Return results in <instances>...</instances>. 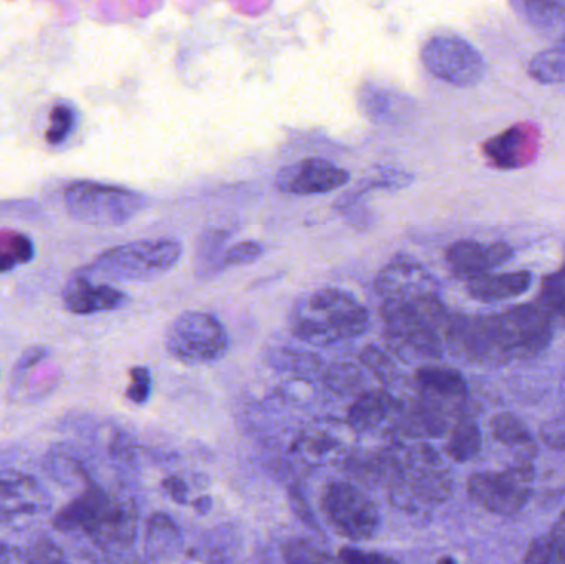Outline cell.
<instances>
[{
	"label": "cell",
	"mask_w": 565,
	"mask_h": 564,
	"mask_svg": "<svg viewBox=\"0 0 565 564\" xmlns=\"http://www.w3.org/2000/svg\"><path fill=\"white\" fill-rule=\"evenodd\" d=\"M444 338L454 353L468 361L530 358L553 338L550 311L537 305H520L490 317H448Z\"/></svg>",
	"instance_id": "1"
},
{
	"label": "cell",
	"mask_w": 565,
	"mask_h": 564,
	"mask_svg": "<svg viewBox=\"0 0 565 564\" xmlns=\"http://www.w3.org/2000/svg\"><path fill=\"white\" fill-rule=\"evenodd\" d=\"M289 323L298 340L329 347L361 337L369 327V311L348 291L322 288L295 305Z\"/></svg>",
	"instance_id": "2"
},
{
	"label": "cell",
	"mask_w": 565,
	"mask_h": 564,
	"mask_svg": "<svg viewBox=\"0 0 565 564\" xmlns=\"http://www.w3.org/2000/svg\"><path fill=\"white\" fill-rule=\"evenodd\" d=\"M384 334L395 353L437 360L448 317L438 294L408 300L384 301L381 310Z\"/></svg>",
	"instance_id": "3"
},
{
	"label": "cell",
	"mask_w": 565,
	"mask_h": 564,
	"mask_svg": "<svg viewBox=\"0 0 565 564\" xmlns=\"http://www.w3.org/2000/svg\"><path fill=\"white\" fill-rule=\"evenodd\" d=\"M181 257L182 245L175 238L139 241L108 248L86 270L111 281H148L168 274Z\"/></svg>",
	"instance_id": "4"
},
{
	"label": "cell",
	"mask_w": 565,
	"mask_h": 564,
	"mask_svg": "<svg viewBox=\"0 0 565 564\" xmlns=\"http://www.w3.org/2000/svg\"><path fill=\"white\" fill-rule=\"evenodd\" d=\"M65 205L82 224L118 227L138 217L148 207V198L121 185L76 181L65 189Z\"/></svg>",
	"instance_id": "5"
},
{
	"label": "cell",
	"mask_w": 565,
	"mask_h": 564,
	"mask_svg": "<svg viewBox=\"0 0 565 564\" xmlns=\"http://www.w3.org/2000/svg\"><path fill=\"white\" fill-rule=\"evenodd\" d=\"M166 348L181 363L198 366L222 360L231 340L217 318L205 311H185L169 327Z\"/></svg>",
	"instance_id": "6"
},
{
	"label": "cell",
	"mask_w": 565,
	"mask_h": 564,
	"mask_svg": "<svg viewBox=\"0 0 565 564\" xmlns=\"http://www.w3.org/2000/svg\"><path fill=\"white\" fill-rule=\"evenodd\" d=\"M420 56L430 75L457 88L478 85L487 73L481 53L468 40L454 33L431 36Z\"/></svg>",
	"instance_id": "7"
},
{
	"label": "cell",
	"mask_w": 565,
	"mask_h": 564,
	"mask_svg": "<svg viewBox=\"0 0 565 564\" xmlns=\"http://www.w3.org/2000/svg\"><path fill=\"white\" fill-rule=\"evenodd\" d=\"M322 515L338 535L367 542L379 530V510L364 492L348 482H332L321 497Z\"/></svg>",
	"instance_id": "8"
},
{
	"label": "cell",
	"mask_w": 565,
	"mask_h": 564,
	"mask_svg": "<svg viewBox=\"0 0 565 564\" xmlns=\"http://www.w3.org/2000/svg\"><path fill=\"white\" fill-rule=\"evenodd\" d=\"M534 469L530 460H521L504 472L473 473L468 479L471 499L488 512L497 515H516L531 497Z\"/></svg>",
	"instance_id": "9"
},
{
	"label": "cell",
	"mask_w": 565,
	"mask_h": 564,
	"mask_svg": "<svg viewBox=\"0 0 565 564\" xmlns=\"http://www.w3.org/2000/svg\"><path fill=\"white\" fill-rule=\"evenodd\" d=\"M541 129L531 121H521L481 146L484 158L494 169L514 171L533 164L541 155Z\"/></svg>",
	"instance_id": "10"
},
{
	"label": "cell",
	"mask_w": 565,
	"mask_h": 564,
	"mask_svg": "<svg viewBox=\"0 0 565 564\" xmlns=\"http://www.w3.org/2000/svg\"><path fill=\"white\" fill-rule=\"evenodd\" d=\"M349 172L328 159L311 158L292 162L278 171L275 185L291 195L326 194L348 184Z\"/></svg>",
	"instance_id": "11"
},
{
	"label": "cell",
	"mask_w": 565,
	"mask_h": 564,
	"mask_svg": "<svg viewBox=\"0 0 565 564\" xmlns=\"http://www.w3.org/2000/svg\"><path fill=\"white\" fill-rule=\"evenodd\" d=\"M85 533L96 545L105 549L128 546L136 533L135 506L105 490Z\"/></svg>",
	"instance_id": "12"
},
{
	"label": "cell",
	"mask_w": 565,
	"mask_h": 564,
	"mask_svg": "<svg viewBox=\"0 0 565 564\" xmlns=\"http://www.w3.org/2000/svg\"><path fill=\"white\" fill-rule=\"evenodd\" d=\"M513 257V247L504 242L458 241L445 252L451 274L467 281L491 274Z\"/></svg>",
	"instance_id": "13"
},
{
	"label": "cell",
	"mask_w": 565,
	"mask_h": 564,
	"mask_svg": "<svg viewBox=\"0 0 565 564\" xmlns=\"http://www.w3.org/2000/svg\"><path fill=\"white\" fill-rule=\"evenodd\" d=\"M375 291L382 301L408 300L438 294L437 285L427 270L407 257H397L385 265L375 278Z\"/></svg>",
	"instance_id": "14"
},
{
	"label": "cell",
	"mask_w": 565,
	"mask_h": 564,
	"mask_svg": "<svg viewBox=\"0 0 565 564\" xmlns=\"http://www.w3.org/2000/svg\"><path fill=\"white\" fill-rule=\"evenodd\" d=\"M125 291L108 284H96L88 270H79L63 288V305L73 315H96L115 311L128 305Z\"/></svg>",
	"instance_id": "15"
},
{
	"label": "cell",
	"mask_w": 565,
	"mask_h": 564,
	"mask_svg": "<svg viewBox=\"0 0 565 564\" xmlns=\"http://www.w3.org/2000/svg\"><path fill=\"white\" fill-rule=\"evenodd\" d=\"M49 509V496L33 477L20 473L0 477V522L36 517Z\"/></svg>",
	"instance_id": "16"
},
{
	"label": "cell",
	"mask_w": 565,
	"mask_h": 564,
	"mask_svg": "<svg viewBox=\"0 0 565 564\" xmlns=\"http://www.w3.org/2000/svg\"><path fill=\"white\" fill-rule=\"evenodd\" d=\"M422 397L447 407L451 413L461 409L467 401L468 386L457 370L445 366H422L415 373Z\"/></svg>",
	"instance_id": "17"
},
{
	"label": "cell",
	"mask_w": 565,
	"mask_h": 564,
	"mask_svg": "<svg viewBox=\"0 0 565 564\" xmlns=\"http://www.w3.org/2000/svg\"><path fill=\"white\" fill-rule=\"evenodd\" d=\"M533 285V275L527 270L487 274L467 281L468 295L481 304H498L513 300L526 294Z\"/></svg>",
	"instance_id": "18"
},
{
	"label": "cell",
	"mask_w": 565,
	"mask_h": 564,
	"mask_svg": "<svg viewBox=\"0 0 565 564\" xmlns=\"http://www.w3.org/2000/svg\"><path fill=\"white\" fill-rule=\"evenodd\" d=\"M516 15L540 36L559 39L565 33V2L561 0H516Z\"/></svg>",
	"instance_id": "19"
},
{
	"label": "cell",
	"mask_w": 565,
	"mask_h": 564,
	"mask_svg": "<svg viewBox=\"0 0 565 564\" xmlns=\"http://www.w3.org/2000/svg\"><path fill=\"white\" fill-rule=\"evenodd\" d=\"M359 99L362 111L375 123H401L412 109L411 99L402 93L374 83L362 86Z\"/></svg>",
	"instance_id": "20"
},
{
	"label": "cell",
	"mask_w": 565,
	"mask_h": 564,
	"mask_svg": "<svg viewBox=\"0 0 565 564\" xmlns=\"http://www.w3.org/2000/svg\"><path fill=\"white\" fill-rule=\"evenodd\" d=\"M451 414L447 407L420 397L407 409L401 407L402 429L412 437H441L447 433Z\"/></svg>",
	"instance_id": "21"
},
{
	"label": "cell",
	"mask_w": 565,
	"mask_h": 564,
	"mask_svg": "<svg viewBox=\"0 0 565 564\" xmlns=\"http://www.w3.org/2000/svg\"><path fill=\"white\" fill-rule=\"evenodd\" d=\"M401 411L397 401L385 391H369L349 407L348 419L358 430H371Z\"/></svg>",
	"instance_id": "22"
},
{
	"label": "cell",
	"mask_w": 565,
	"mask_h": 564,
	"mask_svg": "<svg viewBox=\"0 0 565 564\" xmlns=\"http://www.w3.org/2000/svg\"><path fill=\"white\" fill-rule=\"evenodd\" d=\"M105 490L102 487L93 486L89 483L82 493L72 502L66 503L55 519H53V529L62 533H85L96 507H98L99 499H102Z\"/></svg>",
	"instance_id": "23"
},
{
	"label": "cell",
	"mask_w": 565,
	"mask_h": 564,
	"mask_svg": "<svg viewBox=\"0 0 565 564\" xmlns=\"http://www.w3.org/2000/svg\"><path fill=\"white\" fill-rule=\"evenodd\" d=\"M527 73L541 85H561L565 83V33L550 49L533 56Z\"/></svg>",
	"instance_id": "24"
},
{
	"label": "cell",
	"mask_w": 565,
	"mask_h": 564,
	"mask_svg": "<svg viewBox=\"0 0 565 564\" xmlns=\"http://www.w3.org/2000/svg\"><path fill=\"white\" fill-rule=\"evenodd\" d=\"M228 237H231V232L225 228H209L202 234L198 245V255H195V265H198V274L201 277H211V275L222 272V257H224V247Z\"/></svg>",
	"instance_id": "25"
},
{
	"label": "cell",
	"mask_w": 565,
	"mask_h": 564,
	"mask_svg": "<svg viewBox=\"0 0 565 564\" xmlns=\"http://www.w3.org/2000/svg\"><path fill=\"white\" fill-rule=\"evenodd\" d=\"M481 450V433L470 417H460L451 430L447 453L455 462H470Z\"/></svg>",
	"instance_id": "26"
},
{
	"label": "cell",
	"mask_w": 565,
	"mask_h": 564,
	"mask_svg": "<svg viewBox=\"0 0 565 564\" xmlns=\"http://www.w3.org/2000/svg\"><path fill=\"white\" fill-rule=\"evenodd\" d=\"M35 257L32 238L20 232H0V274L12 270L17 265L29 264Z\"/></svg>",
	"instance_id": "27"
},
{
	"label": "cell",
	"mask_w": 565,
	"mask_h": 564,
	"mask_svg": "<svg viewBox=\"0 0 565 564\" xmlns=\"http://www.w3.org/2000/svg\"><path fill=\"white\" fill-rule=\"evenodd\" d=\"M78 125V111L68 102H58L53 105L50 113V128L46 129L45 139L49 145L60 146L75 131Z\"/></svg>",
	"instance_id": "28"
},
{
	"label": "cell",
	"mask_w": 565,
	"mask_h": 564,
	"mask_svg": "<svg viewBox=\"0 0 565 564\" xmlns=\"http://www.w3.org/2000/svg\"><path fill=\"white\" fill-rule=\"evenodd\" d=\"M491 436L504 446H533L526 424L513 414H498L491 421Z\"/></svg>",
	"instance_id": "29"
},
{
	"label": "cell",
	"mask_w": 565,
	"mask_h": 564,
	"mask_svg": "<svg viewBox=\"0 0 565 564\" xmlns=\"http://www.w3.org/2000/svg\"><path fill=\"white\" fill-rule=\"evenodd\" d=\"M285 564H341L306 539H292L282 545Z\"/></svg>",
	"instance_id": "30"
},
{
	"label": "cell",
	"mask_w": 565,
	"mask_h": 564,
	"mask_svg": "<svg viewBox=\"0 0 565 564\" xmlns=\"http://www.w3.org/2000/svg\"><path fill=\"white\" fill-rule=\"evenodd\" d=\"M523 564H565V540L554 533L533 540Z\"/></svg>",
	"instance_id": "31"
},
{
	"label": "cell",
	"mask_w": 565,
	"mask_h": 564,
	"mask_svg": "<svg viewBox=\"0 0 565 564\" xmlns=\"http://www.w3.org/2000/svg\"><path fill=\"white\" fill-rule=\"evenodd\" d=\"M541 305L547 311L565 318V264L544 278L541 285Z\"/></svg>",
	"instance_id": "32"
},
{
	"label": "cell",
	"mask_w": 565,
	"mask_h": 564,
	"mask_svg": "<svg viewBox=\"0 0 565 564\" xmlns=\"http://www.w3.org/2000/svg\"><path fill=\"white\" fill-rule=\"evenodd\" d=\"M25 564H70L62 546L56 545L49 536H40L35 542L30 543L29 549L23 553Z\"/></svg>",
	"instance_id": "33"
},
{
	"label": "cell",
	"mask_w": 565,
	"mask_h": 564,
	"mask_svg": "<svg viewBox=\"0 0 565 564\" xmlns=\"http://www.w3.org/2000/svg\"><path fill=\"white\" fill-rule=\"evenodd\" d=\"M265 247L257 241H245L241 244L232 245L225 251L222 257V270L231 267H242V265L254 264L260 260L265 255Z\"/></svg>",
	"instance_id": "34"
},
{
	"label": "cell",
	"mask_w": 565,
	"mask_h": 564,
	"mask_svg": "<svg viewBox=\"0 0 565 564\" xmlns=\"http://www.w3.org/2000/svg\"><path fill=\"white\" fill-rule=\"evenodd\" d=\"M129 376H131V384L126 391V396L135 404H145L151 396V373L146 368L138 366L132 368Z\"/></svg>",
	"instance_id": "35"
},
{
	"label": "cell",
	"mask_w": 565,
	"mask_h": 564,
	"mask_svg": "<svg viewBox=\"0 0 565 564\" xmlns=\"http://www.w3.org/2000/svg\"><path fill=\"white\" fill-rule=\"evenodd\" d=\"M339 562L341 564H398L384 553L362 552V550L352 549V546H344L339 552Z\"/></svg>",
	"instance_id": "36"
},
{
	"label": "cell",
	"mask_w": 565,
	"mask_h": 564,
	"mask_svg": "<svg viewBox=\"0 0 565 564\" xmlns=\"http://www.w3.org/2000/svg\"><path fill=\"white\" fill-rule=\"evenodd\" d=\"M46 357H49V350H46V348L35 347L26 350L25 353L20 357V360L17 361L15 371H13L17 380H19L20 376H23L30 368L36 366L40 361L45 360Z\"/></svg>",
	"instance_id": "37"
},
{
	"label": "cell",
	"mask_w": 565,
	"mask_h": 564,
	"mask_svg": "<svg viewBox=\"0 0 565 564\" xmlns=\"http://www.w3.org/2000/svg\"><path fill=\"white\" fill-rule=\"evenodd\" d=\"M361 358L365 366L371 368L379 376H391L392 371H394L391 361H388L381 351L374 350V348H367Z\"/></svg>",
	"instance_id": "38"
},
{
	"label": "cell",
	"mask_w": 565,
	"mask_h": 564,
	"mask_svg": "<svg viewBox=\"0 0 565 564\" xmlns=\"http://www.w3.org/2000/svg\"><path fill=\"white\" fill-rule=\"evenodd\" d=\"M543 439L556 449H565V419H556L547 423L541 430Z\"/></svg>",
	"instance_id": "39"
},
{
	"label": "cell",
	"mask_w": 565,
	"mask_h": 564,
	"mask_svg": "<svg viewBox=\"0 0 565 564\" xmlns=\"http://www.w3.org/2000/svg\"><path fill=\"white\" fill-rule=\"evenodd\" d=\"M162 489L166 490V493H168L175 503H181V506L188 503L189 487L188 483L179 479V477H169V479H166L164 482H162Z\"/></svg>",
	"instance_id": "40"
},
{
	"label": "cell",
	"mask_w": 565,
	"mask_h": 564,
	"mask_svg": "<svg viewBox=\"0 0 565 564\" xmlns=\"http://www.w3.org/2000/svg\"><path fill=\"white\" fill-rule=\"evenodd\" d=\"M0 564H25L23 555L13 546L0 542Z\"/></svg>",
	"instance_id": "41"
},
{
	"label": "cell",
	"mask_w": 565,
	"mask_h": 564,
	"mask_svg": "<svg viewBox=\"0 0 565 564\" xmlns=\"http://www.w3.org/2000/svg\"><path fill=\"white\" fill-rule=\"evenodd\" d=\"M554 535L559 536V539L565 540V510L563 515H561L559 522H557L556 529H554Z\"/></svg>",
	"instance_id": "42"
},
{
	"label": "cell",
	"mask_w": 565,
	"mask_h": 564,
	"mask_svg": "<svg viewBox=\"0 0 565 564\" xmlns=\"http://www.w3.org/2000/svg\"><path fill=\"white\" fill-rule=\"evenodd\" d=\"M437 564H457V562H455L454 558H441L440 562H438Z\"/></svg>",
	"instance_id": "43"
}]
</instances>
